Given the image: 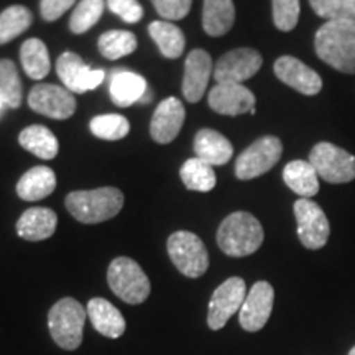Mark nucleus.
Returning a JSON list of instances; mask_svg holds the SVG:
<instances>
[{
  "label": "nucleus",
  "instance_id": "1",
  "mask_svg": "<svg viewBox=\"0 0 355 355\" xmlns=\"http://www.w3.org/2000/svg\"><path fill=\"white\" fill-rule=\"evenodd\" d=\"M319 60L344 74H355V21H326L314 37Z\"/></svg>",
  "mask_w": 355,
  "mask_h": 355
},
{
  "label": "nucleus",
  "instance_id": "2",
  "mask_svg": "<svg viewBox=\"0 0 355 355\" xmlns=\"http://www.w3.org/2000/svg\"><path fill=\"white\" fill-rule=\"evenodd\" d=\"M263 227L250 212H232L225 217L217 230V245L225 255L248 257L255 254L263 243Z\"/></svg>",
  "mask_w": 355,
  "mask_h": 355
},
{
  "label": "nucleus",
  "instance_id": "3",
  "mask_svg": "<svg viewBox=\"0 0 355 355\" xmlns=\"http://www.w3.org/2000/svg\"><path fill=\"white\" fill-rule=\"evenodd\" d=\"M66 209L83 224H99L112 219L123 207V194L117 188L73 191L66 196Z\"/></svg>",
  "mask_w": 355,
  "mask_h": 355
},
{
  "label": "nucleus",
  "instance_id": "4",
  "mask_svg": "<svg viewBox=\"0 0 355 355\" xmlns=\"http://www.w3.org/2000/svg\"><path fill=\"white\" fill-rule=\"evenodd\" d=\"M87 311L74 298L60 300L48 314V327L53 340L64 350H76L83 343Z\"/></svg>",
  "mask_w": 355,
  "mask_h": 355
},
{
  "label": "nucleus",
  "instance_id": "5",
  "mask_svg": "<svg viewBox=\"0 0 355 355\" xmlns=\"http://www.w3.org/2000/svg\"><path fill=\"white\" fill-rule=\"evenodd\" d=\"M107 282L115 296L128 304H141L150 296V279L141 266L128 257L110 261Z\"/></svg>",
  "mask_w": 355,
  "mask_h": 355
},
{
  "label": "nucleus",
  "instance_id": "6",
  "mask_svg": "<svg viewBox=\"0 0 355 355\" xmlns=\"http://www.w3.org/2000/svg\"><path fill=\"white\" fill-rule=\"evenodd\" d=\"M168 254L173 265L188 278H199L209 268V254L196 234L178 230L168 239Z\"/></svg>",
  "mask_w": 355,
  "mask_h": 355
},
{
  "label": "nucleus",
  "instance_id": "7",
  "mask_svg": "<svg viewBox=\"0 0 355 355\" xmlns=\"http://www.w3.org/2000/svg\"><path fill=\"white\" fill-rule=\"evenodd\" d=\"M309 163L316 168L321 180L331 184H344L355 180V157L347 150L329 141L314 145Z\"/></svg>",
  "mask_w": 355,
  "mask_h": 355
},
{
  "label": "nucleus",
  "instance_id": "8",
  "mask_svg": "<svg viewBox=\"0 0 355 355\" xmlns=\"http://www.w3.org/2000/svg\"><path fill=\"white\" fill-rule=\"evenodd\" d=\"M282 153L283 145L278 137H261L239 155L237 162H235V176L239 180L247 181L265 175L279 162Z\"/></svg>",
  "mask_w": 355,
  "mask_h": 355
},
{
  "label": "nucleus",
  "instance_id": "9",
  "mask_svg": "<svg viewBox=\"0 0 355 355\" xmlns=\"http://www.w3.org/2000/svg\"><path fill=\"white\" fill-rule=\"evenodd\" d=\"M295 217L298 224V237L309 250H319L329 241L331 225L321 206L311 199L300 198L295 202Z\"/></svg>",
  "mask_w": 355,
  "mask_h": 355
},
{
  "label": "nucleus",
  "instance_id": "10",
  "mask_svg": "<svg viewBox=\"0 0 355 355\" xmlns=\"http://www.w3.org/2000/svg\"><path fill=\"white\" fill-rule=\"evenodd\" d=\"M247 298L245 282L239 277L225 279L216 291L212 293L209 301V313H207V324L212 331H219L227 324L235 313L242 308Z\"/></svg>",
  "mask_w": 355,
  "mask_h": 355
},
{
  "label": "nucleus",
  "instance_id": "11",
  "mask_svg": "<svg viewBox=\"0 0 355 355\" xmlns=\"http://www.w3.org/2000/svg\"><path fill=\"white\" fill-rule=\"evenodd\" d=\"M263 58L254 48H237L219 58L214 66V79L217 84H243L259 73Z\"/></svg>",
  "mask_w": 355,
  "mask_h": 355
},
{
  "label": "nucleus",
  "instance_id": "12",
  "mask_svg": "<svg viewBox=\"0 0 355 355\" xmlns=\"http://www.w3.org/2000/svg\"><path fill=\"white\" fill-rule=\"evenodd\" d=\"M56 73L63 86L73 94H84L101 86L105 78L104 69H92L83 58L73 51H66L58 58Z\"/></svg>",
  "mask_w": 355,
  "mask_h": 355
},
{
  "label": "nucleus",
  "instance_id": "13",
  "mask_svg": "<svg viewBox=\"0 0 355 355\" xmlns=\"http://www.w3.org/2000/svg\"><path fill=\"white\" fill-rule=\"evenodd\" d=\"M30 109L44 117L64 121L76 112V99L73 92L56 84H38L28 94Z\"/></svg>",
  "mask_w": 355,
  "mask_h": 355
},
{
  "label": "nucleus",
  "instance_id": "14",
  "mask_svg": "<svg viewBox=\"0 0 355 355\" xmlns=\"http://www.w3.org/2000/svg\"><path fill=\"white\" fill-rule=\"evenodd\" d=\"M275 301V290L268 282H257L239 311L241 326L248 332H257L263 329L265 324L272 316Z\"/></svg>",
  "mask_w": 355,
  "mask_h": 355
},
{
  "label": "nucleus",
  "instance_id": "15",
  "mask_svg": "<svg viewBox=\"0 0 355 355\" xmlns=\"http://www.w3.org/2000/svg\"><path fill=\"white\" fill-rule=\"evenodd\" d=\"M275 76L304 96H316L322 89V79L314 69L295 56H282L273 64Z\"/></svg>",
  "mask_w": 355,
  "mask_h": 355
},
{
  "label": "nucleus",
  "instance_id": "16",
  "mask_svg": "<svg viewBox=\"0 0 355 355\" xmlns=\"http://www.w3.org/2000/svg\"><path fill=\"white\" fill-rule=\"evenodd\" d=\"M209 107L220 115H242L255 109V94L243 84H216L211 89Z\"/></svg>",
  "mask_w": 355,
  "mask_h": 355
},
{
  "label": "nucleus",
  "instance_id": "17",
  "mask_svg": "<svg viewBox=\"0 0 355 355\" xmlns=\"http://www.w3.org/2000/svg\"><path fill=\"white\" fill-rule=\"evenodd\" d=\"M214 74V64L209 53L204 50H193L186 58L183 96L191 104H196L202 99L207 83Z\"/></svg>",
  "mask_w": 355,
  "mask_h": 355
},
{
  "label": "nucleus",
  "instance_id": "18",
  "mask_svg": "<svg viewBox=\"0 0 355 355\" xmlns=\"http://www.w3.org/2000/svg\"><path fill=\"white\" fill-rule=\"evenodd\" d=\"M184 105L176 97H168L162 101L155 109L152 123H150V135L157 144L166 145L180 135L184 123Z\"/></svg>",
  "mask_w": 355,
  "mask_h": 355
},
{
  "label": "nucleus",
  "instance_id": "19",
  "mask_svg": "<svg viewBox=\"0 0 355 355\" xmlns=\"http://www.w3.org/2000/svg\"><path fill=\"white\" fill-rule=\"evenodd\" d=\"M58 216L48 207H30L17 222L19 237L30 242H40L50 239L56 230Z\"/></svg>",
  "mask_w": 355,
  "mask_h": 355
},
{
  "label": "nucleus",
  "instance_id": "20",
  "mask_svg": "<svg viewBox=\"0 0 355 355\" xmlns=\"http://www.w3.org/2000/svg\"><path fill=\"white\" fill-rule=\"evenodd\" d=\"M194 152L199 159L211 166H222L232 158L234 146L222 133L212 128H202L194 137Z\"/></svg>",
  "mask_w": 355,
  "mask_h": 355
},
{
  "label": "nucleus",
  "instance_id": "21",
  "mask_svg": "<svg viewBox=\"0 0 355 355\" xmlns=\"http://www.w3.org/2000/svg\"><path fill=\"white\" fill-rule=\"evenodd\" d=\"M87 316L94 329L109 339H117L125 332V319L110 301L104 298H92L87 303Z\"/></svg>",
  "mask_w": 355,
  "mask_h": 355
},
{
  "label": "nucleus",
  "instance_id": "22",
  "mask_svg": "<svg viewBox=\"0 0 355 355\" xmlns=\"http://www.w3.org/2000/svg\"><path fill=\"white\" fill-rule=\"evenodd\" d=\"M109 91L115 105H119V107H130L132 104L144 99L148 89H146L145 78H141L140 74L119 69L110 78Z\"/></svg>",
  "mask_w": 355,
  "mask_h": 355
},
{
  "label": "nucleus",
  "instance_id": "23",
  "mask_svg": "<svg viewBox=\"0 0 355 355\" xmlns=\"http://www.w3.org/2000/svg\"><path fill=\"white\" fill-rule=\"evenodd\" d=\"M55 188V171L48 166H35L19 180V183H17V194L24 201L35 202L50 196Z\"/></svg>",
  "mask_w": 355,
  "mask_h": 355
},
{
  "label": "nucleus",
  "instance_id": "24",
  "mask_svg": "<svg viewBox=\"0 0 355 355\" xmlns=\"http://www.w3.org/2000/svg\"><path fill=\"white\" fill-rule=\"evenodd\" d=\"M283 180L293 193L300 198L311 199L319 193V175L316 168L304 159L290 162L283 170Z\"/></svg>",
  "mask_w": 355,
  "mask_h": 355
},
{
  "label": "nucleus",
  "instance_id": "25",
  "mask_svg": "<svg viewBox=\"0 0 355 355\" xmlns=\"http://www.w3.org/2000/svg\"><path fill=\"white\" fill-rule=\"evenodd\" d=\"M235 7L232 0H204L202 28L209 37H224L232 30Z\"/></svg>",
  "mask_w": 355,
  "mask_h": 355
},
{
  "label": "nucleus",
  "instance_id": "26",
  "mask_svg": "<svg viewBox=\"0 0 355 355\" xmlns=\"http://www.w3.org/2000/svg\"><path fill=\"white\" fill-rule=\"evenodd\" d=\"M150 37L162 51V55L168 60H176L183 55L186 46V38L180 26L166 20L152 21L148 26Z\"/></svg>",
  "mask_w": 355,
  "mask_h": 355
},
{
  "label": "nucleus",
  "instance_id": "27",
  "mask_svg": "<svg viewBox=\"0 0 355 355\" xmlns=\"http://www.w3.org/2000/svg\"><path fill=\"white\" fill-rule=\"evenodd\" d=\"M20 60L26 76L35 79V81H40V79H43L44 76L50 74V53H48L46 44H44L42 40H26L20 48Z\"/></svg>",
  "mask_w": 355,
  "mask_h": 355
},
{
  "label": "nucleus",
  "instance_id": "28",
  "mask_svg": "<svg viewBox=\"0 0 355 355\" xmlns=\"http://www.w3.org/2000/svg\"><path fill=\"white\" fill-rule=\"evenodd\" d=\"M19 144L26 152L33 153L42 159H53L58 155L60 145L50 128L43 125H30L19 135Z\"/></svg>",
  "mask_w": 355,
  "mask_h": 355
},
{
  "label": "nucleus",
  "instance_id": "29",
  "mask_svg": "<svg viewBox=\"0 0 355 355\" xmlns=\"http://www.w3.org/2000/svg\"><path fill=\"white\" fill-rule=\"evenodd\" d=\"M180 175L186 188L189 191H198V193H209L211 189H214L217 181L214 168L198 157L184 162Z\"/></svg>",
  "mask_w": 355,
  "mask_h": 355
},
{
  "label": "nucleus",
  "instance_id": "30",
  "mask_svg": "<svg viewBox=\"0 0 355 355\" xmlns=\"http://www.w3.org/2000/svg\"><path fill=\"white\" fill-rule=\"evenodd\" d=\"M33 15L24 6H12L0 13V44L15 40L30 28Z\"/></svg>",
  "mask_w": 355,
  "mask_h": 355
},
{
  "label": "nucleus",
  "instance_id": "31",
  "mask_svg": "<svg viewBox=\"0 0 355 355\" xmlns=\"http://www.w3.org/2000/svg\"><path fill=\"white\" fill-rule=\"evenodd\" d=\"M137 50V37L125 30H110L101 35L99 51L105 60H121Z\"/></svg>",
  "mask_w": 355,
  "mask_h": 355
},
{
  "label": "nucleus",
  "instance_id": "32",
  "mask_svg": "<svg viewBox=\"0 0 355 355\" xmlns=\"http://www.w3.org/2000/svg\"><path fill=\"white\" fill-rule=\"evenodd\" d=\"M21 81L19 69L10 60H0V99L7 107L17 109L21 104Z\"/></svg>",
  "mask_w": 355,
  "mask_h": 355
},
{
  "label": "nucleus",
  "instance_id": "33",
  "mask_svg": "<svg viewBox=\"0 0 355 355\" xmlns=\"http://www.w3.org/2000/svg\"><path fill=\"white\" fill-rule=\"evenodd\" d=\"M89 128L94 133L97 139L115 141L125 139L130 132V122L123 115L119 114H105L97 115L89 123Z\"/></svg>",
  "mask_w": 355,
  "mask_h": 355
},
{
  "label": "nucleus",
  "instance_id": "34",
  "mask_svg": "<svg viewBox=\"0 0 355 355\" xmlns=\"http://www.w3.org/2000/svg\"><path fill=\"white\" fill-rule=\"evenodd\" d=\"M104 13V0H81L69 19L71 32L76 35L91 30Z\"/></svg>",
  "mask_w": 355,
  "mask_h": 355
},
{
  "label": "nucleus",
  "instance_id": "35",
  "mask_svg": "<svg viewBox=\"0 0 355 355\" xmlns=\"http://www.w3.org/2000/svg\"><path fill=\"white\" fill-rule=\"evenodd\" d=\"M309 6L327 21H355V0H309Z\"/></svg>",
  "mask_w": 355,
  "mask_h": 355
},
{
  "label": "nucleus",
  "instance_id": "36",
  "mask_svg": "<svg viewBox=\"0 0 355 355\" xmlns=\"http://www.w3.org/2000/svg\"><path fill=\"white\" fill-rule=\"evenodd\" d=\"M300 0H273V24L279 32H291L300 20Z\"/></svg>",
  "mask_w": 355,
  "mask_h": 355
},
{
  "label": "nucleus",
  "instance_id": "37",
  "mask_svg": "<svg viewBox=\"0 0 355 355\" xmlns=\"http://www.w3.org/2000/svg\"><path fill=\"white\" fill-rule=\"evenodd\" d=\"M152 3L165 20H181L189 13L193 0H152Z\"/></svg>",
  "mask_w": 355,
  "mask_h": 355
},
{
  "label": "nucleus",
  "instance_id": "38",
  "mask_svg": "<svg viewBox=\"0 0 355 355\" xmlns=\"http://www.w3.org/2000/svg\"><path fill=\"white\" fill-rule=\"evenodd\" d=\"M107 7L127 24H137L144 17V7L139 0H107Z\"/></svg>",
  "mask_w": 355,
  "mask_h": 355
},
{
  "label": "nucleus",
  "instance_id": "39",
  "mask_svg": "<svg viewBox=\"0 0 355 355\" xmlns=\"http://www.w3.org/2000/svg\"><path fill=\"white\" fill-rule=\"evenodd\" d=\"M76 0H42L40 2V12L44 21H55L64 15Z\"/></svg>",
  "mask_w": 355,
  "mask_h": 355
},
{
  "label": "nucleus",
  "instance_id": "40",
  "mask_svg": "<svg viewBox=\"0 0 355 355\" xmlns=\"http://www.w3.org/2000/svg\"><path fill=\"white\" fill-rule=\"evenodd\" d=\"M3 107H6V102H3L2 99H0V114H2V110H3Z\"/></svg>",
  "mask_w": 355,
  "mask_h": 355
},
{
  "label": "nucleus",
  "instance_id": "41",
  "mask_svg": "<svg viewBox=\"0 0 355 355\" xmlns=\"http://www.w3.org/2000/svg\"><path fill=\"white\" fill-rule=\"evenodd\" d=\"M349 355H355V345L352 349H350V352H349Z\"/></svg>",
  "mask_w": 355,
  "mask_h": 355
}]
</instances>
